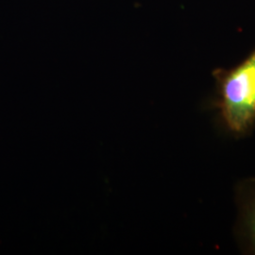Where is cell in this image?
<instances>
[{
  "instance_id": "2",
  "label": "cell",
  "mask_w": 255,
  "mask_h": 255,
  "mask_svg": "<svg viewBox=\"0 0 255 255\" xmlns=\"http://www.w3.org/2000/svg\"><path fill=\"white\" fill-rule=\"evenodd\" d=\"M238 215L235 235L243 253L255 255V178L239 182L236 187Z\"/></svg>"
},
{
  "instance_id": "1",
  "label": "cell",
  "mask_w": 255,
  "mask_h": 255,
  "mask_svg": "<svg viewBox=\"0 0 255 255\" xmlns=\"http://www.w3.org/2000/svg\"><path fill=\"white\" fill-rule=\"evenodd\" d=\"M219 98L214 106L231 135L249 136L255 128V50L244 62L219 77Z\"/></svg>"
}]
</instances>
